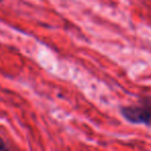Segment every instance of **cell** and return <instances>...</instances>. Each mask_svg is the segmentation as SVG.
Listing matches in <instances>:
<instances>
[{
	"instance_id": "cell-1",
	"label": "cell",
	"mask_w": 151,
	"mask_h": 151,
	"mask_svg": "<svg viewBox=\"0 0 151 151\" xmlns=\"http://www.w3.org/2000/svg\"><path fill=\"white\" fill-rule=\"evenodd\" d=\"M120 114L132 124L151 126V96H143L136 104L123 106Z\"/></svg>"
},
{
	"instance_id": "cell-2",
	"label": "cell",
	"mask_w": 151,
	"mask_h": 151,
	"mask_svg": "<svg viewBox=\"0 0 151 151\" xmlns=\"http://www.w3.org/2000/svg\"><path fill=\"white\" fill-rule=\"evenodd\" d=\"M7 150H9V146L4 142V140L0 137V151H7Z\"/></svg>"
},
{
	"instance_id": "cell-3",
	"label": "cell",
	"mask_w": 151,
	"mask_h": 151,
	"mask_svg": "<svg viewBox=\"0 0 151 151\" xmlns=\"http://www.w3.org/2000/svg\"><path fill=\"white\" fill-rule=\"evenodd\" d=\"M7 151H13V150H12V149H9V150H7Z\"/></svg>"
},
{
	"instance_id": "cell-4",
	"label": "cell",
	"mask_w": 151,
	"mask_h": 151,
	"mask_svg": "<svg viewBox=\"0 0 151 151\" xmlns=\"http://www.w3.org/2000/svg\"><path fill=\"white\" fill-rule=\"evenodd\" d=\"M2 1H3V0H0V3H1V2H2Z\"/></svg>"
}]
</instances>
